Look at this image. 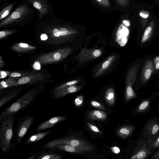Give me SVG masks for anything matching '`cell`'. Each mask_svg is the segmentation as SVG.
<instances>
[{"mask_svg": "<svg viewBox=\"0 0 159 159\" xmlns=\"http://www.w3.org/2000/svg\"><path fill=\"white\" fill-rule=\"evenodd\" d=\"M139 15L140 17V22L143 28L146 27L149 19L150 13L148 11L142 10L139 11Z\"/></svg>", "mask_w": 159, "mask_h": 159, "instance_id": "obj_24", "label": "cell"}, {"mask_svg": "<svg viewBox=\"0 0 159 159\" xmlns=\"http://www.w3.org/2000/svg\"><path fill=\"white\" fill-rule=\"evenodd\" d=\"M18 94L17 93L15 92L1 98L0 99V107H1L4 104L15 98Z\"/></svg>", "mask_w": 159, "mask_h": 159, "instance_id": "obj_25", "label": "cell"}, {"mask_svg": "<svg viewBox=\"0 0 159 159\" xmlns=\"http://www.w3.org/2000/svg\"><path fill=\"white\" fill-rule=\"evenodd\" d=\"M11 73V72L5 70H0V79L4 78L7 76H9Z\"/></svg>", "mask_w": 159, "mask_h": 159, "instance_id": "obj_38", "label": "cell"}, {"mask_svg": "<svg viewBox=\"0 0 159 159\" xmlns=\"http://www.w3.org/2000/svg\"><path fill=\"white\" fill-rule=\"evenodd\" d=\"M62 157V156L61 155H58L52 157V159H60Z\"/></svg>", "mask_w": 159, "mask_h": 159, "instance_id": "obj_48", "label": "cell"}, {"mask_svg": "<svg viewBox=\"0 0 159 159\" xmlns=\"http://www.w3.org/2000/svg\"><path fill=\"white\" fill-rule=\"evenodd\" d=\"M154 70V67L152 61L148 59L144 65L141 75L140 79L142 84H144L150 79Z\"/></svg>", "mask_w": 159, "mask_h": 159, "instance_id": "obj_13", "label": "cell"}, {"mask_svg": "<svg viewBox=\"0 0 159 159\" xmlns=\"http://www.w3.org/2000/svg\"><path fill=\"white\" fill-rule=\"evenodd\" d=\"M88 116L89 119L92 120H104L107 118V114L103 111L93 110L89 112Z\"/></svg>", "mask_w": 159, "mask_h": 159, "instance_id": "obj_17", "label": "cell"}, {"mask_svg": "<svg viewBox=\"0 0 159 159\" xmlns=\"http://www.w3.org/2000/svg\"><path fill=\"white\" fill-rule=\"evenodd\" d=\"M44 75L42 73L39 72L36 74H33L20 78L11 87L21 84L33 83L42 80L44 79Z\"/></svg>", "mask_w": 159, "mask_h": 159, "instance_id": "obj_11", "label": "cell"}, {"mask_svg": "<svg viewBox=\"0 0 159 159\" xmlns=\"http://www.w3.org/2000/svg\"><path fill=\"white\" fill-rule=\"evenodd\" d=\"M60 144L68 145L75 147L90 145L89 143L84 140L74 139L69 136L58 138L51 140L39 147V149H53L55 145Z\"/></svg>", "mask_w": 159, "mask_h": 159, "instance_id": "obj_5", "label": "cell"}, {"mask_svg": "<svg viewBox=\"0 0 159 159\" xmlns=\"http://www.w3.org/2000/svg\"><path fill=\"white\" fill-rule=\"evenodd\" d=\"M139 65L137 63L134 64L129 70L126 78L125 99L129 100L135 98L136 94L133 86L136 79Z\"/></svg>", "mask_w": 159, "mask_h": 159, "instance_id": "obj_6", "label": "cell"}, {"mask_svg": "<svg viewBox=\"0 0 159 159\" xmlns=\"http://www.w3.org/2000/svg\"><path fill=\"white\" fill-rule=\"evenodd\" d=\"M155 27V22L151 21L148 25L146 29L141 40V43H143L148 40L152 36Z\"/></svg>", "mask_w": 159, "mask_h": 159, "instance_id": "obj_19", "label": "cell"}, {"mask_svg": "<svg viewBox=\"0 0 159 159\" xmlns=\"http://www.w3.org/2000/svg\"><path fill=\"white\" fill-rule=\"evenodd\" d=\"M134 127L132 126H124L120 127L117 131V135L125 139L132 134Z\"/></svg>", "mask_w": 159, "mask_h": 159, "instance_id": "obj_18", "label": "cell"}, {"mask_svg": "<svg viewBox=\"0 0 159 159\" xmlns=\"http://www.w3.org/2000/svg\"><path fill=\"white\" fill-rule=\"evenodd\" d=\"M84 100L83 95H80L77 97L75 99L74 104L77 107L81 106L83 104Z\"/></svg>", "mask_w": 159, "mask_h": 159, "instance_id": "obj_32", "label": "cell"}, {"mask_svg": "<svg viewBox=\"0 0 159 159\" xmlns=\"http://www.w3.org/2000/svg\"><path fill=\"white\" fill-rule=\"evenodd\" d=\"M38 154L37 153H35L33 154L31 156H30L27 159H34L35 157H36Z\"/></svg>", "mask_w": 159, "mask_h": 159, "instance_id": "obj_46", "label": "cell"}, {"mask_svg": "<svg viewBox=\"0 0 159 159\" xmlns=\"http://www.w3.org/2000/svg\"><path fill=\"white\" fill-rule=\"evenodd\" d=\"M82 88V86L76 84L68 86L54 92L53 97L56 99H60L68 94L78 91Z\"/></svg>", "mask_w": 159, "mask_h": 159, "instance_id": "obj_14", "label": "cell"}, {"mask_svg": "<svg viewBox=\"0 0 159 159\" xmlns=\"http://www.w3.org/2000/svg\"><path fill=\"white\" fill-rule=\"evenodd\" d=\"M116 3L120 6L124 7H128L130 0H116Z\"/></svg>", "mask_w": 159, "mask_h": 159, "instance_id": "obj_35", "label": "cell"}, {"mask_svg": "<svg viewBox=\"0 0 159 159\" xmlns=\"http://www.w3.org/2000/svg\"><path fill=\"white\" fill-rule=\"evenodd\" d=\"M18 2L15 1L5 7L0 12V20L1 21L7 17L10 13L14 6L17 4Z\"/></svg>", "mask_w": 159, "mask_h": 159, "instance_id": "obj_23", "label": "cell"}, {"mask_svg": "<svg viewBox=\"0 0 159 159\" xmlns=\"http://www.w3.org/2000/svg\"><path fill=\"white\" fill-rule=\"evenodd\" d=\"M51 132V130H48L33 135L26 139L25 144H28L38 141L48 135Z\"/></svg>", "mask_w": 159, "mask_h": 159, "instance_id": "obj_20", "label": "cell"}, {"mask_svg": "<svg viewBox=\"0 0 159 159\" xmlns=\"http://www.w3.org/2000/svg\"><path fill=\"white\" fill-rule=\"evenodd\" d=\"M78 82L79 80H74L65 83L54 89V92L66 87L75 84Z\"/></svg>", "mask_w": 159, "mask_h": 159, "instance_id": "obj_29", "label": "cell"}, {"mask_svg": "<svg viewBox=\"0 0 159 159\" xmlns=\"http://www.w3.org/2000/svg\"><path fill=\"white\" fill-rule=\"evenodd\" d=\"M33 67L34 69L35 70H40L41 68V65L40 62L37 61H35L33 65Z\"/></svg>", "mask_w": 159, "mask_h": 159, "instance_id": "obj_40", "label": "cell"}, {"mask_svg": "<svg viewBox=\"0 0 159 159\" xmlns=\"http://www.w3.org/2000/svg\"><path fill=\"white\" fill-rule=\"evenodd\" d=\"M90 104L93 107L97 108L102 110L105 109L103 105L97 101L92 100L90 102Z\"/></svg>", "mask_w": 159, "mask_h": 159, "instance_id": "obj_34", "label": "cell"}, {"mask_svg": "<svg viewBox=\"0 0 159 159\" xmlns=\"http://www.w3.org/2000/svg\"><path fill=\"white\" fill-rule=\"evenodd\" d=\"M35 13V8L30 4L21 1L11 13L1 21L0 27L23 26L32 21Z\"/></svg>", "mask_w": 159, "mask_h": 159, "instance_id": "obj_1", "label": "cell"}, {"mask_svg": "<svg viewBox=\"0 0 159 159\" xmlns=\"http://www.w3.org/2000/svg\"><path fill=\"white\" fill-rule=\"evenodd\" d=\"M16 31L12 30H1L0 31V39L6 37L8 35L15 33Z\"/></svg>", "mask_w": 159, "mask_h": 159, "instance_id": "obj_31", "label": "cell"}, {"mask_svg": "<svg viewBox=\"0 0 159 159\" xmlns=\"http://www.w3.org/2000/svg\"><path fill=\"white\" fill-rule=\"evenodd\" d=\"M33 74V73L29 72H12L9 75V78H15L20 77H25Z\"/></svg>", "mask_w": 159, "mask_h": 159, "instance_id": "obj_30", "label": "cell"}, {"mask_svg": "<svg viewBox=\"0 0 159 159\" xmlns=\"http://www.w3.org/2000/svg\"><path fill=\"white\" fill-rule=\"evenodd\" d=\"M159 130V125L154 120H151L148 122L144 128L145 133L149 136L156 134Z\"/></svg>", "mask_w": 159, "mask_h": 159, "instance_id": "obj_16", "label": "cell"}, {"mask_svg": "<svg viewBox=\"0 0 159 159\" xmlns=\"http://www.w3.org/2000/svg\"><path fill=\"white\" fill-rule=\"evenodd\" d=\"M34 121L33 116L30 115H26L20 119L15 130L16 141L17 144L21 143Z\"/></svg>", "mask_w": 159, "mask_h": 159, "instance_id": "obj_7", "label": "cell"}, {"mask_svg": "<svg viewBox=\"0 0 159 159\" xmlns=\"http://www.w3.org/2000/svg\"><path fill=\"white\" fill-rule=\"evenodd\" d=\"M30 4L38 11V20L51 15L53 12V6L49 0H21Z\"/></svg>", "mask_w": 159, "mask_h": 159, "instance_id": "obj_8", "label": "cell"}, {"mask_svg": "<svg viewBox=\"0 0 159 159\" xmlns=\"http://www.w3.org/2000/svg\"><path fill=\"white\" fill-rule=\"evenodd\" d=\"M58 155V154L54 153L53 152H50L47 153L44 152L40 155H39L36 158L37 159H52V157L56 155Z\"/></svg>", "mask_w": 159, "mask_h": 159, "instance_id": "obj_28", "label": "cell"}, {"mask_svg": "<svg viewBox=\"0 0 159 159\" xmlns=\"http://www.w3.org/2000/svg\"><path fill=\"white\" fill-rule=\"evenodd\" d=\"M4 63L2 58L1 56H0V66L2 67L3 66Z\"/></svg>", "mask_w": 159, "mask_h": 159, "instance_id": "obj_47", "label": "cell"}, {"mask_svg": "<svg viewBox=\"0 0 159 159\" xmlns=\"http://www.w3.org/2000/svg\"><path fill=\"white\" fill-rule=\"evenodd\" d=\"M66 118V116H54L39 125L36 128V130L41 131L51 128L56 124L64 121Z\"/></svg>", "mask_w": 159, "mask_h": 159, "instance_id": "obj_12", "label": "cell"}, {"mask_svg": "<svg viewBox=\"0 0 159 159\" xmlns=\"http://www.w3.org/2000/svg\"><path fill=\"white\" fill-rule=\"evenodd\" d=\"M72 51L70 48H65L41 55L36 59L42 64H50L60 62L66 58Z\"/></svg>", "mask_w": 159, "mask_h": 159, "instance_id": "obj_4", "label": "cell"}, {"mask_svg": "<svg viewBox=\"0 0 159 159\" xmlns=\"http://www.w3.org/2000/svg\"><path fill=\"white\" fill-rule=\"evenodd\" d=\"M105 100L107 103L110 105H113L115 101V94L113 89L110 87L106 91Z\"/></svg>", "mask_w": 159, "mask_h": 159, "instance_id": "obj_22", "label": "cell"}, {"mask_svg": "<svg viewBox=\"0 0 159 159\" xmlns=\"http://www.w3.org/2000/svg\"><path fill=\"white\" fill-rule=\"evenodd\" d=\"M150 153V151L146 147L141 148L131 158L132 159H143L146 158Z\"/></svg>", "mask_w": 159, "mask_h": 159, "instance_id": "obj_21", "label": "cell"}, {"mask_svg": "<svg viewBox=\"0 0 159 159\" xmlns=\"http://www.w3.org/2000/svg\"><path fill=\"white\" fill-rule=\"evenodd\" d=\"M15 114L9 115L1 122L0 128V149L7 154L12 148Z\"/></svg>", "mask_w": 159, "mask_h": 159, "instance_id": "obj_3", "label": "cell"}, {"mask_svg": "<svg viewBox=\"0 0 159 159\" xmlns=\"http://www.w3.org/2000/svg\"><path fill=\"white\" fill-rule=\"evenodd\" d=\"M159 147V136L151 144L150 149L155 148Z\"/></svg>", "mask_w": 159, "mask_h": 159, "instance_id": "obj_36", "label": "cell"}, {"mask_svg": "<svg viewBox=\"0 0 159 159\" xmlns=\"http://www.w3.org/2000/svg\"><path fill=\"white\" fill-rule=\"evenodd\" d=\"M151 158L152 159H159V151L154 154Z\"/></svg>", "mask_w": 159, "mask_h": 159, "instance_id": "obj_44", "label": "cell"}, {"mask_svg": "<svg viewBox=\"0 0 159 159\" xmlns=\"http://www.w3.org/2000/svg\"><path fill=\"white\" fill-rule=\"evenodd\" d=\"M48 35L45 33H42L40 36V39L42 40H45L48 39Z\"/></svg>", "mask_w": 159, "mask_h": 159, "instance_id": "obj_43", "label": "cell"}, {"mask_svg": "<svg viewBox=\"0 0 159 159\" xmlns=\"http://www.w3.org/2000/svg\"><path fill=\"white\" fill-rule=\"evenodd\" d=\"M87 125L91 131L98 134H102V132L96 126L89 122L87 123Z\"/></svg>", "mask_w": 159, "mask_h": 159, "instance_id": "obj_33", "label": "cell"}, {"mask_svg": "<svg viewBox=\"0 0 159 159\" xmlns=\"http://www.w3.org/2000/svg\"><path fill=\"white\" fill-rule=\"evenodd\" d=\"M110 64V61L108 60H107L103 63L102 65V68L103 69H106L109 67Z\"/></svg>", "mask_w": 159, "mask_h": 159, "instance_id": "obj_42", "label": "cell"}, {"mask_svg": "<svg viewBox=\"0 0 159 159\" xmlns=\"http://www.w3.org/2000/svg\"><path fill=\"white\" fill-rule=\"evenodd\" d=\"M150 102L148 100L142 102L138 107L136 111L138 112H143L146 110L149 107Z\"/></svg>", "mask_w": 159, "mask_h": 159, "instance_id": "obj_27", "label": "cell"}, {"mask_svg": "<svg viewBox=\"0 0 159 159\" xmlns=\"http://www.w3.org/2000/svg\"><path fill=\"white\" fill-rule=\"evenodd\" d=\"M123 24L126 27H129L130 25V22L128 20H124L123 21Z\"/></svg>", "mask_w": 159, "mask_h": 159, "instance_id": "obj_45", "label": "cell"}, {"mask_svg": "<svg viewBox=\"0 0 159 159\" xmlns=\"http://www.w3.org/2000/svg\"><path fill=\"white\" fill-rule=\"evenodd\" d=\"M95 147L92 146L75 147L68 145L58 144L55 145L53 149H56L74 153H82L93 151Z\"/></svg>", "mask_w": 159, "mask_h": 159, "instance_id": "obj_9", "label": "cell"}, {"mask_svg": "<svg viewBox=\"0 0 159 159\" xmlns=\"http://www.w3.org/2000/svg\"><path fill=\"white\" fill-rule=\"evenodd\" d=\"M16 82V79L15 78H9L8 79L6 80H2L0 83V89H3L11 87Z\"/></svg>", "mask_w": 159, "mask_h": 159, "instance_id": "obj_26", "label": "cell"}, {"mask_svg": "<svg viewBox=\"0 0 159 159\" xmlns=\"http://www.w3.org/2000/svg\"><path fill=\"white\" fill-rule=\"evenodd\" d=\"M100 5L108 7L110 5L109 0H95Z\"/></svg>", "mask_w": 159, "mask_h": 159, "instance_id": "obj_37", "label": "cell"}, {"mask_svg": "<svg viewBox=\"0 0 159 159\" xmlns=\"http://www.w3.org/2000/svg\"><path fill=\"white\" fill-rule=\"evenodd\" d=\"M41 92L40 89L34 88L27 93L1 113L0 122L7 116L15 114L20 111H22L28 107Z\"/></svg>", "mask_w": 159, "mask_h": 159, "instance_id": "obj_2", "label": "cell"}, {"mask_svg": "<svg viewBox=\"0 0 159 159\" xmlns=\"http://www.w3.org/2000/svg\"><path fill=\"white\" fill-rule=\"evenodd\" d=\"M101 51L98 49L89 50L84 48L77 57V59L81 62H84L100 56Z\"/></svg>", "mask_w": 159, "mask_h": 159, "instance_id": "obj_10", "label": "cell"}, {"mask_svg": "<svg viewBox=\"0 0 159 159\" xmlns=\"http://www.w3.org/2000/svg\"><path fill=\"white\" fill-rule=\"evenodd\" d=\"M110 149L111 151L115 154H118L120 152V148L116 146L111 147Z\"/></svg>", "mask_w": 159, "mask_h": 159, "instance_id": "obj_41", "label": "cell"}, {"mask_svg": "<svg viewBox=\"0 0 159 159\" xmlns=\"http://www.w3.org/2000/svg\"><path fill=\"white\" fill-rule=\"evenodd\" d=\"M154 62L156 69H159V56H156L154 58Z\"/></svg>", "mask_w": 159, "mask_h": 159, "instance_id": "obj_39", "label": "cell"}, {"mask_svg": "<svg viewBox=\"0 0 159 159\" xmlns=\"http://www.w3.org/2000/svg\"><path fill=\"white\" fill-rule=\"evenodd\" d=\"M11 49L15 52H24L31 51L36 49V47L24 43H17L11 47Z\"/></svg>", "mask_w": 159, "mask_h": 159, "instance_id": "obj_15", "label": "cell"}]
</instances>
